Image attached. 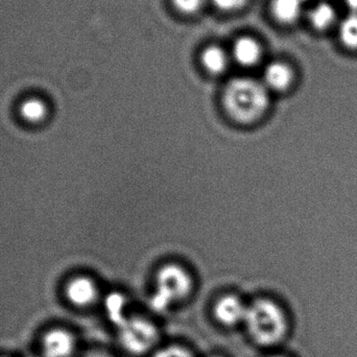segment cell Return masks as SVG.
<instances>
[{"mask_svg":"<svg viewBox=\"0 0 357 357\" xmlns=\"http://www.w3.org/2000/svg\"><path fill=\"white\" fill-rule=\"evenodd\" d=\"M270 91L261 81L249 77H234L222 92V104L231 119L251 123L259 119L270 106Z\"/></svg>","mask_w":357,"mask_h":357,"instance_id":"1","label":"cell"},{"mask_svg":"<svg viewBox=\"0 0 357 357\" xmlns=\"http://www.w3.org/2000/svg\"><path fill=\"white\" fill-rule=\"evenodd\" d=\"M243 324L254 343L261 347L280 343L289 331V321L283 308L266 298H260L248 305Z\"/></svg>","mask_w":357,"mask_h":357,"instance_id":"2","label":"cell"},{"mask_svg":"<svg viewBox=\"0 0 357 357\" xmlns=\"http://www.w3.org/2000/svg\"><path fill=\"white\" fill-rule=\"evenodd\" d=\"M191 289L192 279L188 272L178 264H167L157 273L155 293L150 299L151 307L155 312H167L186 299Z\"/></svg>","mask_w":357,"mask_h":357,"instance_id":"3","label":"cell"},{"mask_svg":"<svg viewBox=\"0 0 357 357\" xmlns=\"http://www.w3.org/2000/svg\"><path fill=\"white\" fill-rule=\"evenodd\" d=\"M116 327L119 345L132 356L153 351L160 340L158 326L146 317L128 316Z\"/></svg>","mask_w":357,"mask_h":357,"instance_id":"4","label":"cell"},{"mask_svg":"<svg viewBox=\"0 0 357 357\" xmlns=\"http://www.w3.org/2000/svg\"><path fill=\"white\" fill-rule=\"evenodd\" d=\"M343 15L337 0H310L304 23L314 35L333 36Z\"/></svg>","mask_w":357,"mask_h":357,"instance_id":"5","label":"cell"},{"mask_svg":"<svg viewBox=\"0 0 357 357\" xmlns=\"http://www.w3.org/2000/svg\"><path fill=\"white\" fill-rule=\"evenodd\" d=\"M38 348L40 357H75L79 342L71 329L52 325L40 333Z\"/></svg>","mask_w":357,"mask_h":357,"instance_id":"6","label":"cell"},{"mask_svg":"<svg viewBox=\"0 0 357 357\" xmlns=\"http://www.w3.org/2000/svg\"><path fill=\"white\" fill-rule=\"evenodd\" d=\"M298 79L297 67L284 59L271 61L262 71V84L270 93H287L295 87Z\"/></svg>","mask_w":357,"mask_h":357,"instance_id":"7","label":"cell"},{"mask_svg":"<svg viewBox=\"0 0 357 357\" xmlns=\"http://www.w3.org/2000/svg\"><path fill=\"white\" fill-rule=\"evenodd\" d=\"M231 60L243 68H254L261 63L264 50L261 42L250 35L235 38L229 47Z\"/></svg>","mask_w":357,"mask_h":357,"instance_id":"8","label":"cell"},{"mask_svg":"<svg viewBox=\"0 0 357 357\" xmlns=\"http://www.w3.org/2000/svg\"><path fill=\"white\" fill-rule=\"evenodd\" d=\"M310 0H270L271 18L279 26L291 29L304 22Z\"/></svg>","mask_w":357,"mask_h":357,"instance_id":"9","label":"cell"},{"mask_svg":"<svg viewBox=\"0 0 357 357\" xmlns=\"http://www.w3.org/2000/svg\"><path fill=\"white\" fill-rule=\"evenodd\" d=\"M64 297L69 305L84 310L96 303L100 297V291L92 279L84 276L77 277L67 282Z\"/></svg>","mask_w":357,"mask_h":357,"instance_id":"10","label":"cell"},{"mask_svg":"<svg viewBox=\"0 0 357 357\" xmlns=\"http://www.w3.org/2000/svg\"><path fill=\"white\" fill-rule=\"evenodd\" d=\"M248 305L235 295L220 297L213 306V317L224 327H235L245 322Z\"/></svg>","mask_w":357,"mask_h":357,"instance_id":"11","label":"cell"},{"mask_svg":"<svg viewBox=\"0 0 357 357\" xmlns=\"http://www.w3.org/2000/svg\"><path fill=\"white\" fill-rule=\"evenodd\" d=\"M199 59L204 70L211 75H222L232 63L229 48L216 43L204 46L199 52Z\"/></svg>","mask_w":357,"mask_h":357,"instance_id":"12","label":"cell"},{"mask_svg":"<svg viewBox=\"0 0 357 357\" xmlns=\"http://www.w3.org/2000/svg\"><path fill=\"white\" fill-rule=\"evenodd\" d=\"M337 47L344 54L357 58V14H344L333 33Z\"/></svg>","mask_w":357,"mask_h":357,"instance_id":"13","label":"cell"},{"mask_svg":"<svg viewBox=\"0 0 357 357\" xmlns=\"http://www.w3.org/2000/svg\"><path fill=\"white\" fill-rule=\"evenodd\" d=\"M20 114L22 119L29 123H40L45 119L47 108L44 102L39 98H29L21 105Z\"/></svg>","mask_w":357,"mask_h":357,"instance_id":"14","label":"cell"},{"mask_svg":"<svg viewBox=\"0 0 357 357\" xmlns=\"http://www.w3.org/2000/svg\"><path fill=\"white\" fill-rule=\"evenodd\" d=\"M106 310L109 318L115 325L123 322L126 316V299L123 295L112 293L106 298Z\"/></svg>","mask_w":357,"mask_h":357,"instance_id":"15","label":"cell"},{"mask_svg":"<svg viewBox=\"0 0 357 357\" xmlns=\"http://www.w3.org/2000/svg\"><path fill=\"white\" fill-rule=\"evenodd\" d=\"M174 10L182 16L193 17L205 8L208 0H169Z\"/></svg>","mask_w":357,"mask_h":357,"instance_id":"16","label":"cell"},{"mask_svg":"<svg viewBox=\"0 0 357 357\" xmlns=\"http://www.w3.org/2000/svg\"><path fill=\"white\" fill-rule=\"evenodd\" d=\"M208 1L220 13L233 14L243 10L250 0H208Z\"/></svg>","mask_w":357,"mask_h":357,"instance_id":"17","label":"cell"},{"mask_svg":"<svg viewBox=\"0 0 357 357\" xmlns=\"http://www.w3.org/2000/svg\"><path fill=\"white\" fill-rule=\"evenodd\" d=\"M152 357H195L192 352L184 346L173 344L157 349Z\"/></svg>","mask_w":357,"mask_h":357,"instance_id":"18","label":"cell"},{"mask_svg":"<svg viewBox=\"0 0 357 357\" xmlns=\"http://www.w3.org/2000/svg\"><path fill=\"white\" fill-rule=\"evenodd\" d=\"M344 14H357V0H337Z\"/></svg>","mask_w":357,"mask_h":357,"instance_id":"19","label":"cell"},{"mask_svg":"<svg viewBox=\"0 0 357 357\" xmlns=\"http://www.w3.org/2000/svg\"><path fill=\"white\" fill-rule=\"evenodd\" d=\"M81 357H114L112 354L109 352L104 351V350H91V351L87 352Z\"/></svg>","mask_w":357,"mask_h":357,"instance_id":"20","label":"cell"},{"mask_svg":"<svg viewBox=\"0 0 357 357\" xmlns=\"http://www.w3.org/2000/svg\"><path fill=\"white\" fill-rule=\"evenodd\" d=\"M207 357H224V356H218V354H212V356H209Z\"/></svg>","mask_w":357,"mask_h":357,"instance_id":"21","label":"cell"},{"mask_svg":"<svg viewBox=\"0 0 357 357\" xmlns=\"http://www.w3.org/2000/svg\"><path fill=\"white\" fill-rule=\"evenodd\" d=\"M268 357H287V356H279V354H276V356H268Z\"/></svg>","mask_w":357,"mask_h":357,"instance_id":"22","label":"cell"},{"mask_svg":"<svg viewBox=\"0 0 357 357\" xmlns=\"http://www.w3.org/2000/svg\"></svg>","mask_w":357,"mask_h":357,"instance_id":"23","label":"cell"}]
</instances>
